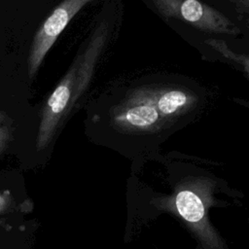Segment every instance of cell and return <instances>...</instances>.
<instances>
[{
	"label": "cell",
	"instance_id": "cell-1",
	"mask_svg": "<svg viewBox=\"0 0 249 249\" xmlns=\"http://www.w3.org/2000/svg\"><path fill=\"white\" fill-rule=\"evenodd\" d=\"M153 4L165 18H177L196 28L213 33L235 35L239 29L213 7L196 0H156Z\"/></svg>",
	"mask_w": 249,
	"mask_h": 249
},
{
	"label": "cell",
	"instance_id": "cell-2",
	"mask_svg": "<svg viewBox=\"0 0 249 249\" xmlns=\"http://www.w3.org/2000/svg\"><path fill=\"white\" fill-rule=\"evenodd\" d=\"M171 200L177 214L195 231L204 244L213 249L221 247L219 237L208 222L205 201L196 191L182 189Z\"/></svg>",
	"mask_w": 249,
	"mask_h": 249
},
{
	"label": "cell",
	"instance_id": "cell-3",
	"mask_svg": "<svg viewBox=\"0 0 249 249\" xmlns=\"http://www.w3.org/2000/svg\"><path fill=\"white\" fill-rule=\"evenodd\" d=\"M89 2V0H66L53 10L43 23L36 38L31 55L32 71H35L49 49L53 46L73 17Z\"/></svg>",
	"mask_w": 249,
	"mask_h": 249
},
{
	"label": "cell",
	"instance_id": "cell-4",
	"mask_svg": "<svg viewBox=\"0 0 249 249\" xmlns=\"http://www.w3.org/2000/svg\"><path fill=\"white\" fill-rule=\"evenodd\" d=\"M160 116L153 104L152 91L135 92L114 116V122L126 131L147 132L155 130Z\"/></svg>",
	"mask_w": 249,
	"mask_h": 249
},
{
	"label": "cell",
	"instance_id": "cell-5",
	"mask_svg": "<svg viewBox=\"0 0 249 249\" xmlns=\"http://www.w3.org/2000/svg\"><path fill=\"white\" fill-rule=\"evenodd\" d=\"M77 68L78 63H74L48 99L46 113L40 131L39 141L41 146L48 143L61 117L65 112L67 113L70 111L76 85Z\"/></svg>",
	"mask_w": 249,
	"mask_h": 249
},
{
	"label": "cell",
	"instance_id": "cell-6",
	"mask_svg": "<svg viewBox=\"0 0 249 249\" xmlns=\"http://www.w3.org/2000/svg\"><path fill=\"white\" fill-rule=\"evenodd\" d=\"M102 28L103 25H101V31L99 29L97 30V33L89 45L85 55L83 57H79L80 61H78L76 85L72 98V105L76 103L78 98L82 95V93H84L91 78L96 58L103 47L105 40V31L102 30Z\"/></svg>",
	"mask_w": 249,
	"mask_h": 249
},
{
	"label": "cell",
	"instance_id": "cell-7",
	"mask_svg": "<svg viewBox=\"0 0 249 249\" xmlns=\"http://www.w3.org/2000/svg\"><path fill=\"white\" fill-rule=\"evenodd\" d=\"M153 104L160 118H173L193 106L194 96L186 91L173 89L152 92Z\"/></svg>",
	"mask_w": 249,
	"mask_h": 249
},
{
	"label": "cell",
	"instance_id": "cell-8",
	"mask_svg": "<svg viewBox=\"0 0 249 249\" xmlns=\"http://www.w3.org/2000/svg\"><path fill=\"white\" fill-rule=\"evenodd\" d=\"M204 43L209 45L212 49H214L215 51L220 53L226 58H228L231 61H234L235 63L241 65L244 69V72L246 74H248L249 61H248V56L247 55L237 54V53H233L231 50H230L227 43L223 40H220V39H213V38L212 39H207V40L204 41Z\"/></svg>",
	"mask_w": 249,
	"mask_h": 249
}]
</instances>
